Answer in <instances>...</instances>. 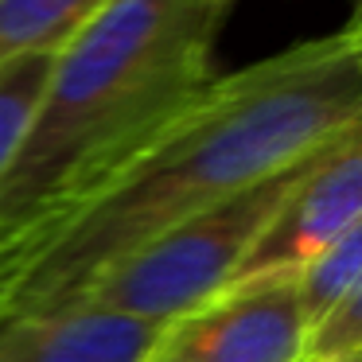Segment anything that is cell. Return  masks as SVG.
I'll return each instance as SVG.
<instances>
[{
    "instance_id": "obj_1",
    "label": "cell",
    "mask_w": 362,
    "mask_h": 362,
    "mask_svg": "<svg viewBox=\"0 0 362 362\" xmlns=\"http://www.w3.org/2000/svg\"><path fill=\"white\" fill-rule=\"evenodd\" d=\"M362 125V28L211 78L102 180L0 245V327L63 312L125 250Z\"/></svg>"
},
{
    "instance_id": "obj_2",
    "label": "cell",
    "mask_w": 362,
    "mask_h": 362,
    "mask_svg": "<svg viewBox=\"0 0 362 362\" xmlns=\"http://www.w3.org/2000/svg\"><path fill=\"white\" fill-rule=\"evenodd\" d=\"M234 0H110L51 59L16 156L0 175V245L102 180L214 78Z\"/></svg>"
},
{
    "instance_id": "obj_3",
    "label": "cell",
    "mask_w": 362,
    "mask_h": 362,
    "mask_svg": "<svg viewBox=\"0 0 362 362\" xmlns=\"http://www.w3.org/2000/svg\"><path fill=\"white\" fill-rule=\"evenodd\" d=\"M308 164L312 156L125 250L98 269L66 308H98L164 327L168 320H180L183 312L214 300L234 284L269 222L304 180Z\"/></svg>"
},
{
    "instance_id": "obj_4",
    "label": "cell",
    "mask_w": 362,
    "mask_h": 362,
    "mask_svg": "<svg viewBox=\"0 0 362 362\" xmlns=\"http://www.w3.org/2000/svg\"><path fill=\"white\" fill-rule=\"evenodd\" d=\"M308 312L296 273L230 284L168 320L141 362H304Z\"/></svg>"
},
{
    "instance_id": "obj_5",
    "label": "cell",
    "mask_w": 362,
    "mask_h": 362,
    "mask_svg": "<svg viewBox=\"0 0 362 362\" xmlns=\"http://www.w3.org/2000/svg\"><path fill=\"white\" fill-rule=\"evenodd\" d=\"M362 214V125L320 148L308 164L304 180L288 195L234 284L265 281V276L300 273L331 238H339Z\"/></svg>"
},
{
    "instance_id": "obj_6",
    "label": "cell",
    "mask_w": 362,
    "mask_h": 362,
    "mask_svg": "<svg viewBox=\"0 0 362 362\" xmlns=\"http://www.w3.org/2000/svg\"><path fill=\"white\" fill-rule=\"evenodd\" d=\"M156 323L98 308H63L0 327V362H141Z\"/></svg>"
},
{
    "instance_id": "obj_7",
    "label": "cell",
    "mask_w": 362,
    "mask_h": 362,
    "mask_svg": "<svg viewBox=\"0 0 362 362\" xmlns=\"http://www.w3.org/2000/svg\"><path fill=\"white\" fill-rule=\"evenodd\" d=\"M110 0H0V66L20 55H55Z\"/></svg>"
},
{
    "instance_id": "obj_8",
    "label": "cell",
    "mask_w": 362,
    "mask_h": 362,
    "mask_svg": "<svg viewBox=\"0 0 362 362\" xmlns=\"http://www.w3.org/2000/svg\"><path fill=\"white\" fill-rule=\"evenodd\" d=\"M358 281H362V214L339 238H331L296 273L300 300H304V312H308V327L320 315H327Z\"/></svg>"
},
{
    "instance_id": "obj_9",
    "label": "cell",
    "mask_w": 362,
    "mask_h": 362,
    "mask_svg": "<svg viewBox=\"0 0 362 362\" xmlns=\"http://www.w3.org/2000/svg\"><path fill=\"white\" fill-rule=\"evenodd\" d=\"M51 59L55 55H20L0 66V175L20 148V136L32 121L43 82H47Z\"/></svg>"
},
{
    "instance_id": "obj_10",
    "label": "cell",
    "mask_w": 362,
    "mask_h": 362,
    "mask_svg": "<svg viewBox=\"0 0 362 362\" xmlns=\"http://www.w3.org/2000/svg\"><path fill=\"white\" fill-rule=\"evenodd\" d=\"M362 358V281L308 327L304 362H354Z\"/></svg>"
},
{
    "instance_id": "obj_11",
    "label": "cell",
    "mask_w": 362,
    "mask_h": 362,
    "mask_svg": "<svg viewBox=\"0 0 362 362\" xmlns=\"http://www.w3.org/2000/svg\"><path fill=\"white\" fill-rule=\"evenodd\" d=\"M351 24H358V28H362V0L354 4V12H351Z\"/></svg>"
},
{
    "instance_id": "obj_12",
    "label": "cell",
    "mask_w": 362,
    "mask_h": 362,
    "mask_svg": "<svg viewBox=\"0 0 362 362\" xmlns=\"http://www.w3.org/2000/svg\"><path fill=\"white\" fill-rule=\"evenodd\" d=\"M354 362H362V358H354Z\"/></svg>"
}]
</instances>
